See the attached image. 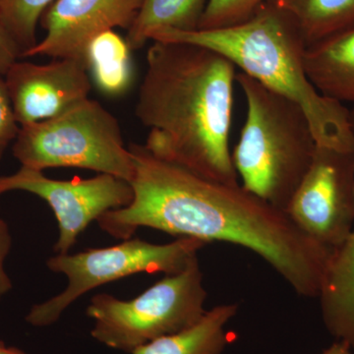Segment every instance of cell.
Returning <instances> with one entry per match:
<instances>
[{
  "mask_svg": "<svg viewBox=\"0 0 354 354\" xmlns=\"http://www.w3.org/2000/svg\"><path fill=\"white\" fill-rule=\"evenodd\" d=\"M207 291L198 258L183 271L167 274L139 297L121 300L99 293L86 314L95 321L91 335L108 348L132 353L135 349L187 329L204 316Z\"/></svg>",
  "mask_w": 354,
  "mask_h": 354,
  "instance_id": "6",
  "label": "cell"
},
{
  "mask_svg": "<svg viewBox=\"0 0 354 354\" xmlns=\"http://www.w3.org/2000/svg\"><path fill=\"white\" fill-rule=\"evenodd\" d=\"M236 67L199 44L153 41L136 115L156 157L227 184L239 176L230 150Z\"/></svg>",
  "mask_w": 354,
  "mask_h": 354,
  "instance_id": "2",
  "label": "cell"
},
{
  "mask_svg": "<svg viewBox=\"0 0 354 354\" xmlns=\"http://www.w3.org/2000/svg\"><path fill=\"white\" fill-rule=\"evenodd\" d=\"M142 3L143 0H55L39 20L46 36L22 57L44 55L84 62L91 39L115 28L129 30Z\"/></svg>",
  "mask_w": 354,
  "mask_h": 354,
  "instance_id": "10",
  "label": "cell"
},
{
  "mask_svg": "<svg viewBox=\"0 0 354 354\" xmlns=\"http://www.w3.org/2000/svg\"><path fill=\"white\" fill-rule=\"evenodd\" d=\"M322 354H353L351 353V348L346 342L337 341L324 351Z\"/></svg>",
  "mask_w": 354,
  "mask_h": 354,
  "instance_id": "23",
  "label": "cell"
},
{
  "mask_svg": "<svg viewBox=\"0 0 354 354\" xmlns=\"http://www.w3.org/2000/svg\"><path fill=\"white\" fill-rule=\"evenodd\" d=\"M3 77H0V160L20 131Z\"/></svg>",
  "mask_w": 354,
  "mask_h": 354,
  "instance_id": "20",
  "label": "cell"
},
{
  "mask_svg": "<svg viewBox=\"0 0 354 354\" xmlns=\"http://www.w3.org/2000/svg\"><path fill=\"white\" fill-rule=\"evenodd\" d=\"M23 50L16 41L6 21L0 13V77H6L7 72L22 57Z\"/></svg>",
  "mask_w": 354,
  "mask_h": 354,
  "instance_id": "21",
  "label": "cell"
},
{
  "mask_svg": "<svg viewBox=\"0 0 354 354\" xmlns=\"http://www.w3.org/2000/svg\"><path fill=\"white\" fill-rule=\"evenodd\" d=\"M0 354H28L25 351H21L13 346H7L3 342L0 341Z\"/></svg>",
  "mask_w": 354,
  "mask_h": 354,
  "instance_id": "24",
  "label": "cell"
},
{
  "mask_svg": "<svg viewBox=\"0 0 354 354\" xmlns=\"http://www.w3.org/2000/svg\"><path fill=\"white\" fill-rule=\"evenodd\" d=\"M22 167L43 171L78 167L131 183L134 164L120 123L100 102L85 99L50 118L20 127L12 149Z\"/></svg>",
  "mask_w": 354,
  "mask_h": 354,
  "instance_id": "5",
  "label": "cell"
},
{
  "mask_svg": "<svg viewBox=\"0 0 354 354\" xmlns=\"http://www.w3.org/2000/svg\"><path fill=\"white\" fill-rule=\"evenodd\" d=\"M304 66L324 97L354 104V24L307 46Z\"/></svg>",
  "mask_w": 354,
  "mask_h": 354,
  "instance_id": "12",
  "label": "cell"
},
{
  "mask_svg": "<svg viewBox=\"0 0 354 354\" xmlns=\"http://www.w3.org/2000/svg\"><path fill=\"white\" fill-rule=\"evenodd\" d=\"M205 6L206 0H143L136 19L128 30V46L131 50L143 48L158 30H198Z\"/></svg>",
  "mask_w": 354,
  "mask_h": 354,
  "instance_id": "16",
  "label": "cell"
},
{
  "mask_svg": "<svg viewBox=\"0 0 354 354\" xmlns=\"http://www.w3.org/2000/svg\"><path fill=\"white\" fill-rule=\"evenodd\" d=\"M20 127L55 118L88 99L92 88L82 60L57 58L48 64L17 62L6 77Z\"/></svg>",
  "mask_w": 354,
  "mask_h": 354,
  "instance_id": "11",
  "label": "cell"
},
{
  "mask_svg": "<svg viewBox=\"0 0 354 354\" xmlns=\"http://www.w3.org/2000/svg\"><path fill=\"white\" fill-rule=\"evenodd\" d=\"M237 310V304L218 305L187 329L158 337L131 354H223L228 344L225 326Z\"/></svg>",
  "mask_w": 354,
  "mask_h": 354,
  "instance_id": "14",
  "label": "cell"
},
{
  "mask_svg": "<svg viewBox=\"0 0 354 354\" xmlns=\"http://www.w3.org/2000/svg\"><path fill=\"white\" fill-rule=\"evenodd\" d=\"M9 191L32 193L50 205L59 227L53 247L55 254L70 253L93 221L111 209L127 207L134 197L131 184L111 174L57 180L25 167L10 176H0V195Z\"/></svg>",
  "mask_w": 354,
  "mask_h": 354,
  "instance_id": "9",
  "label": "cell"
},
{
  "mask_svg": "<svg viewBox=\"0 0 354 354\" xmlns=\"http://www.w3.org/2000/svg\"><path fill=\"white\" fill-rule=\"evenodd\" d=\"M271 0H206L198 30H214L239 25L250 19Z\"/></svg>",
  "mask_w": 354,
  "mask_h": 354,
  "instance_id": "19",
  "label": "cell"
},
{
  "mask_svg": "<svg viewBox=\"0 0 354 354\" xmlns=\"http://www.w3.org/2000/svg\"><path fill=\"white\" fill-rule=\"evenodd\" d=\"M134 197L124 208L97 220L114 239L150 227L208 243L223 241L259 255L298 295L320 297L333 249L304 234L286 212L263 201L241 184L211 180L130 144Z\"/></svg>",
  "mask_w": 354,
  "mask_h": 354,
  "instance_id": "1",
  "label": "cell"
},
{
  "mask_svg": "<svg viewBox=\"0 0 354 354\" xmlns=\"http://www.w3.org/2000/svg\"><path fill=\"white\" fill-rule=\"evenodd\" d=\"M11 243L12 239L8 225L0 218V299L12 288V281L4 269V262L10 252Z\"/></svg>",
  "mask_w": 354,
  "mask_h": 354,
  "instance_id": "22",
  "label": "cell"
},
{
  "mask_svg": "<svg viewBox=\"0 0 354 354\" xmlns=\"http://www.w3.org/2000/svg\"><path fill=\"white\" fill-rule=\"evenodd\" d=\"M151 41L199 44L221 53L242 73L297 102L308 118L317 145L354 151L351 111L324 97L310 82L304 37L290 14L272 0L241 24L191 32L158 30Z\"/></svg>",
  "mask_w": 354,
  "mask_h": 354,
  "instance_id": "3",
  "label": "cell"
},
{
  "mask_svg": "<svg viewBox=\"0 0 354 354\" xmlns=\"http://www.w3.org/2000/svg\"><path fill=\"white\" fill-rule=\"evenodd\" d=\"M290 14L306 46L354 24V0H272Z\"/></svg>",
  "mask_w": 354,
  "mask_h": 354,
  "instance_id": "17",
  "label": "cell"
},
{
  "mask_svg": "<svg viewBox=\"0 0 354 354\" xmlns=\"http://www.w3.org/2000/svg\"><path fill=\"white\" fill-rule=\"evenodd\" d=\"M205 245L204 241L191 237H178L167 244L131 237L106 248L55 254L46 261V266L50 271L66 276V288L43 304L34 305L26 321L34 327H48L57 323L65 310L88 291L139 272L177 274Z\"/></svg>",
  "mask_w": 354,
  "mask_h": 354,
  "instance_id": "7",
  "label": "cell"
},
{
  "mask_svg": "<svg viewBox=\"0 0 354 354\" xmlns=\"http://www.w3.org/2000/svg\"><path fill=\"white\" fill-rule=\"evenodd\" d=\"M127 39L113 30L97 35L88 44L84 62L102 93L125 94L133 81V66Z\"/></svg>",
  "mask_w": 354,
  "mask_h": 354,
  "instance_id": "15",
  "label": "cell"
},
{
  "mask_svg": "<svg viewBox=\"0 0 354 354\" xmlns=\"http://www.w3.org/2000/svg\"><path fill=\"white\" fill-rule=\"evenodd\" d=\"M319 298L328 332L354 351V225L333 256Z\"/></svg>",
  "mask_w": 354,
  "mask_h": 354,
  "instance_id": "13",
  "label": "cell"
},
{
  "mask_svg": "<svg viewBox=\"0 0 354 354\" xmlns=\"http://www.w3.org/2000/svg\"><path fill=\"white\" fill-rule=\"evenodd\" d=\"M286 212L314 241L341 248L354 225V151L317 145Z\"/></svg>",
  "mask_w": 354,
  "mask_h": 354,
  "instance_id": "8",
  "label": "cell"
},
{
  "mask_svg": "<svg viewBox=\"0 0 354 354\" xmlns=\"http://www.w3.org/2000/svg\"><path fill=\"white\" fill-rule=\"evenodd\" d=\"M247 116L232 153L241 185L274 208L286 211L308 171L317 142L304 109L252 77L237 72Z\"/></svg>",
  "mask_w": 354,
  "mask_h": 354,
  "instance_id": "4",
  "label": "cell"
},
{
  "mask_svg": "<svg viewBox=\"0 0 354 354\" xmlns=\"http://www.w3.org/2000/svg\"><path fill=\"white\" fill-rule=\"evenodd\" d=\"M55 0H0V13L23 50L34 48L37 26L41 15ZM22 55V57H23Z\"/></svg>",
  "mask_w": 354,
  "mask_h": 354,
  "instance_id": "18",
  "label": "cell"
}]
</instances>
